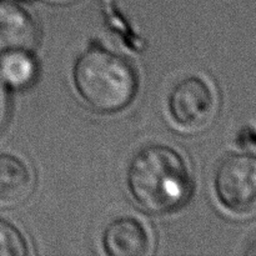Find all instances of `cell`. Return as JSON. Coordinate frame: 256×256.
<instances>
[{
    "label": "cell",
    "mask_w": 256,
    "mask_h": 256,
    "mask_svg": "<svg viewBox=\"0 0 256 256\" xmlns=\"http://www.w3.org/2000/svg\"><path fill=\"white\" fill-rule=\"evenodd\" d=\"M9 116V94H8L6 82L0 75V132L4 129Z\"/></svg>",
    "instance_id": "10"
},
{
    "label": "cell",
    "mask_w": 256,
    "mask_h": 256,
    "mask_svg": "<svg viewBox=\"0 0 256 256\" xmlns=\"http://www.w3.org/2000/svg\"><path fill=\"white\" fill-rule=\"evenodd\" d=\"M102 246L110 256H145L152 252V240L139 220L122 216L105 228Z\"/></svg>",
    "instance_id": "6"
},
{
    "label": "cell",
    "mask_w": 256,
    "mask_h": 256,
    "mask_svg": "<svg viewBox=\"0 0 256 256\" xmlns=\"http://www.w3.org/2000/svg\"><path fill=\"white\" fill-rule=\"evenodd\" d=\"M34 189L30 168L18 156L0 152V206L12 208L24 202Z\"/></svg>",
    "instance_id": "7"
},
{
    "label": "cell",
    "mask_w": 256,
    "mask_h": 256,
    "mask_svg": "<svg viewBox=\"0 0 256 256\" xmlns=\"http://www.w3.org/2000/svg\"><path fill=\"white\" fill-rule=\"evenodd\" d=\"M26 239L14 224L0 218V256H26Z\"/></svg>",
    "instance_id": "9"
},
{
    "label": "cell",
    "mask_w": 256,
    "mask_h": 256,
    "mask_svg": "<svg viewBox=\"0 0 256 256\" xmlns=\"http://www.w3.org/2000/svg\"><path fill=\"white\" fill-rule=\"evenodd\" d=\"M32 15L15 2H0V56L12 52H32L38 42Z\"/></svg>",
    "instance_id": "5"
},
{
    "label": "cell",
    "mask_w": 256,
    "mask_h": 256,
    "mask_svg": "<svg viewBox=\"0 0 256 256\" xmlns=\"http://www.w3.org/2000/svg\"><path fill=\"white\" fill-rule=\"evenodd\" d=\"M168 110L178 128L198 132L212 122L216 112V98L204 79L188 76L170 92Z\"/></svg>",
    "instance_id": "4"
},
{
    "label": "cell",
    "mask_w": 256,
    "mask_h": 256,
    "mask_svg": "<svg viewBox=\"0 0 256 256\" xmlns=\"http://www.w3.org/2000/svg\"><path fill=\"white\" fill-rule=\"evenodd\" d=\"M126 180L134 202L152 214L176 212L192 194V178L186 162L168 145L140 149L130 162Z\"/></svg>",
    "instance_id": "1"
},
{
    "label": "cell",
    "mask_w": 256,
    "mask_h": 256,
    "mask_svg": "<svg viewBox=\"0 0 256 256\" xmlns=\"http://www.w3.org/2000/svg\"><path fill=\"white\" fill-rule=\"evenodd\" d=\"M52 2H56V4H72V2H78V0H50Z\"/></svg>",
    "instance_id": "12"
},
{
    "label": "cell",
    "mask_w": 256,
    "mask_h": 256,
    "mask_svg": "<svg viewBox=\"0 0 256 256\" xmlns=\"http://www.w3.org/2000/svg\"><path fill=\"white\" fill-rule=\"evenodd\" d=\"M214 192L219 204L236 216L256 214V155L232 152L215 170Z\"/></svg>",
    "instance_id": "3"
},
{
    "label": "cell",
    "mask_w": 256,
    "mask_h": 256,
    "mask_svg": "<svg viewBox=\"0 0 256 256\" xmlns=\"http://www.w3.org/2000/svg\"><path fill=\"white\" fill-rule=\"evenodd\" d=\"M0 75L10 86L24 89L36 79L38 64L30 52H8L0 56Z\"/></svg>",
    "instance_id": "8"
},
{
    "label": "cell",
    "mask_w": 256,
    "mask_h": 256,
    "mask_svg": "<svg viewBox=\"0 0 256 256\" xmlns=\"http://www.w3.org/2000/svg\"><path fill=\"white\" fill-rule=\"evenodd\" d=\"M72 82L82 102L102 112L126 108L139 86L132 65L102 46H90L79 55L72 68Z\"/></svg>",
    "instance_id": "2"
},
{
    "label": "cell",
    "mask_w": 256,
    "mask_h": 256,
    "mask_svg": "<svg viewBox=\"0 0 256 256\" xmlns=\"http://www.w3.org/2000/svg\"><path fill=\"white\" fill-rule=\"evenodd\" d=\"M244 254L245 255H254V256H256V238H255V239H252V242L248 244V246H246V249H245Z\"/></svg>",
    "instance_id": "11"
}]
</instances>
